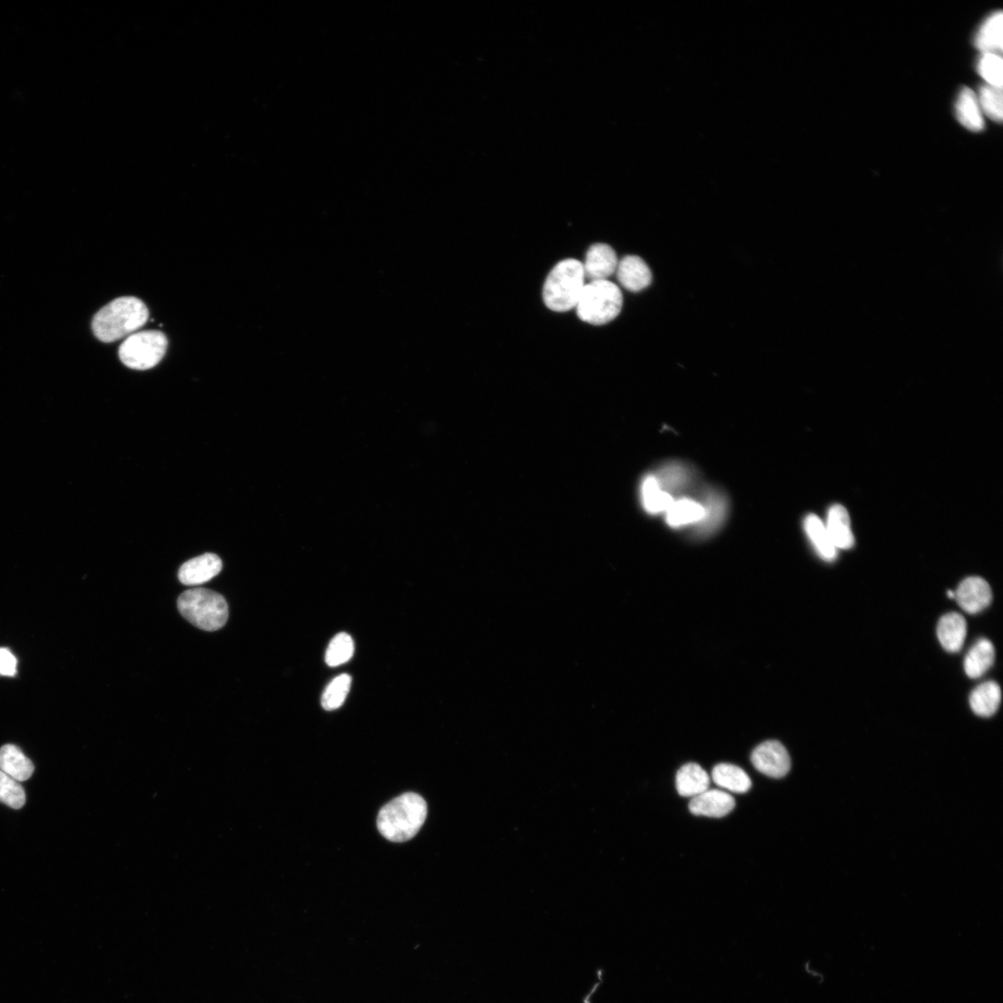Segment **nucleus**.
I'll list each match as a JSON object with an SVG mask.
<instances>
[{"instance_id":"1","label":"nucleus","mask_w":1003,"mask_h":1003,"mask_svg":"<svg viewBox=\"0 0 1003 1003\" xmlns=\"http://www.w3.org/2000/svg\"><path fill=\"white\" fill-rule=\"evenodd\" d=\"M148 317V309L141 300L118 298L97 312L93 330L99 340L110 343L133 334L147 323Z\"/></svg>"},{"instance_id":"2","label":"nucleus","mask_w":1003,"mask_h":1003,"mask_svg":"<svg viewBox=\"0 0 1003 1003\" xmlns=\"http://www.w3.org/2000/svg\"><path fill=\"white\" fill-rule=\"evenodd\" d=\"M427 815L426 801L417 793L408 792L382 808L378 818V828L387 840L407 841L417 835Z\"/></svg>"},{"instance_id":"3","label":"nucleus","mask_w":1003,"mask_h":1003,"mask_svg":"<svg viewBox=\"0 0 1003 1003\" xmlns=\"http://www.w3.org/2000/svg\"><path fill=\"white\" fill-rule=\"evenodd\" d=\"M583 263L565 260L557 263L546 280L544 301L554 311L565 312L576 308L585 288Z\"/></svg>"},{"instance_id":"4","label":"nucleus","mask_w":1003,"mask_h":1003,"mask_svg":"<svg viewBox=\"0 0 1003 1003\" xmlns=\"http://www.w3.org/2000/svg\"><path fill=\"white\" fill-rule=\"evenodd\" d=\"M181 615L194 626L213 632L222 628L229 618V607L219 593L204 588L190 589L178 600Z\"/></svg>"},{"instance_id":"5","label":"nucleus","mask_w":1003,"mask_h":1003,"mask_svg":"<svg viewBox=\"0 0 1003 1003\" xmlns=\"http://www.w3.org/2000/svg\"><path fill=\"white\" fill-rule=\"evenodd\" d=\"M622 307L623 295L620 289L606 280L585 285L576 310L583 322L604 326L620 314Z\"/></svg>"},{"instance_id":"6","label":"nucleus","mask_w":1003,"mask_h":1003,"mask_svg":"<svg viewBox=\"0 0 1003 1003\" xmlns=\"http://www.w3.org/2000/svg\"><path fill=\"white\" fill-rule=\"evenodd\" d=\"M167 337L159 331L131 335L119 348V357L129 369L148 370L157 366L166 354Z\"/></svg>"},{"instance_id":"7","label":"nucleus","mask_w":1003,"mask_h":1003,"mask_svg":"<svg viewBox=\"0 0 1003 1003\" xmlns=\"http://www.w3.org/2000/svg\"><path fill=\"white\" fill-rule=\"evenodd\" d=\"M700 502L704 507V516L701 523L693 527V536L699 540L712 537L723 527L730 508L727 495L713 487L703 492Z\"/></svg>"},{"instance_id":"8","label":"nucleus","mask_w":1003,"mask_h":1003,"mask_svg":"<svg viewBox=\"0 0 1003 1003\" xmlns=\"http://www.w3.org/2000/svg\"><path fill=\"white\" fill-rule=\"evenodd\" d=\"M752 763L762 774L774 779L785 777L791 770V758L779 742L768 741L758 745L752 753Z\"/></svg>"},{"instance_id":"9","label":"nucleus","mask_w":1003,"mask_h":1003,"mask_svg":"<svg viewBox=\"0 0 1003 1003\" xmlns=\"http://www.w3.org/2000/svg\"><path fill=\"white\" fill-rule=\"evenodd\" d=\"M662 489L674 499L676 496L691 491L697 481L696 470L683 461H668L662 464L654 473Z\"/></svg>"},{"instance_id":"10","label":"nucleus","mask_w":1003,"mask_h":1003,"mask_svg":"<svg viewBox=\"0 0 1003 1003\" xmlns=\"http://www.w3.org/2000/svg\"><path fill=\"white\" fill-rule=\"evenodd\" d=\"M959 606L970 615H977L988 607L992 600L989 585L980 577H969L960 583L955 592Z\"/></svg>"},{"instance_id":"11","label":"nucleus","mask_w":1003,"mask_h":1003,"mask_svg":"<svg viewBox=\"0 0 1003 1003\" xmlns=\"http://www.w3.org/2000/svg\"><path fill=\"white\" fill-rule=\"evenodd\" d=\"M221 570V559L208 553L187 561L179 571V579L185 585H200L215 578Z\"/></svg>"},{"instance_id":"12","label":"nucleus","mask_w":1003,"mask_h":1003,"mask_svg":"<svg viewBox=\"0 0 1003 1003\" xmlns=\"http://www.w3.org/2000/svg\"><path fill=\"white\" fill-rule=\"evenodd\" d=\"M736 807L733 796L719 790H707L693 797L690 802V811L695 816L723 818Z\"/></svg>"},{"instance_id":"13","label":"nucleus","mask_w":1003,"mask_h":1003,"mask_svg":"<svg viewBox=\"0 0 1003 1003\" xmlns=\"http://www.w3.org/2000/svg\"><path fill=\"white\" fill-rule=\"evenodd\" d=\"M618 263L617 255L610 246L593 245L587 251L585 262L583 264L585 278L590 282L606 280L616 272Z\"/></svg>"},{"instance_id":"14","label":"nucleus","mask_w":1003,"mask_h":1003,"mask_svg":"<svg viewBox=\"0 0 1003 1003\" xmlns=\"http://www.w3.org/2000/svg\"><path fill=\"white\" fill-rule=\"evenodd\" d=\"M616 273L621 285L631 292H639L652 284L649 266L637 256H626L619 261Z\"/></svg>"},{"instance_id":"15","label":"nucleus","mask_w":1003,"mask_h":1003,"mask_svg":"<svg viewBox=\"0 0 1003 1003\" xmlns=\"http://www.w3.org/2000/svg\"><path fill=\"white\" fill-rule=\"evenodd\" d=\"M664 515L666 524L670 528H693L703 518L704 507L699 500L680 497L674 500Z\"/></svg>"},{"instance_id":"16","label":"nucleus","mask_w":1003,"mask_h":1003,"mask_svg":"<svg viewBox=\"0 0 1003 1003\" xmlns=\"http://www.w3.org/2000/svg\"><path fill=\"white\" fill-rule=\"evenodd\" d=\"M968 624L964 616L952 613L944 615L938 626V636L942 647L949 653H958L965 644Z\"/></svg>"},{"instance_id":"17","label":"nucleus","mask_w":1003,"mask_h":1003,"mask_svg":"<svg viewBox=\"0 0 1003 1003\" xmlns=\"http://www.w3.org/2000/svg\"><path fill=\"white\" fill-rule=\"evenodd\" d=\"M826 529L836 549L853 547L855 539L851 531V517L844 506L835 505L831 507Z\"/></svg>"},{"instance_id":"18","label":"nucleus","mask_w":1003,"mask_h":1003,"mask_svg":"<svg viewBox=\"0 0 1003 1003\" xmlns=\"http://www.w3.org/2000/svg\"><path fill=\"white\" fill-rule=\"evenodd\" d=\"M674 500L671 495L662 489L654 473L648 474L642 479L640 501L648 514H665Z\"/></svg>"},{"instance_id":"19","label":"nucleus","mask_w":1003,"mask_h":1003,"mask_svg":"<svg viewBox=\"0 0 1003 1003\" xmlns=\"http://www.w3.org/2000/svg\"><path fill=\"white\" fill-rule=\"evenodd\" d=\"M0 771L20 782L32 777L34 767L17 746L7 744L0 748Z\"/></svg>"},{"instance_id":"20","label":"nucleus","mask_w":1003,"mask_h":1003,"mask_svg":"<svg viewBox=\"0 0 1003 1003\" xmlns=\"http://www.w3.org/2000/svg\"><path fill=\"white\" fill-rule=\"evenodd\" d=\"M956 113L960 124L969 131L978 133L984 129L983 113L972 90L966 88L960 92L956 103Z\"/></svg>"},{"instance_id":"21","label":"nucleus","mask_w":1003,"mask_h":1003,"mask_svg":"<svg viewBox=\"0 0 1003 1003\" xmlns=\"http://www.w3.org/2000/svg\"><path fill=\"white\" fill-rule=\"evenodd\" d=\"M675 783L681 796L693 798L708 790L710 777L700 765L690 763L678 771Z\"/></svg>"},{"instance_id":"22","label":"nucleus","mask_w":1003,"mask_h":1003,"mask_svg":"<svg viewBox=\"0 0 1003 1003\" xmlns=\"http://www.w3.org/2000/svg\"><path fill=\"white\" fill-rule=\"evenodd\" d=\"M1002 13L992 15L983 24L976 37V46L984 54H999L1002 52Z\"/></svg>"},{"instance_id":"23","label":"nucleus","mask_w":1003,"mask_h":1003,"mask_svg":"<svg viewBox=\"0 0 1003 1003\" xmlns=\"http://www.w3.org/2000/svg\"><path fill=\"white\" fill-rule=\"evenodd\" d=\"M713 782L726 790L736 793H745L752 787V781L748 774L741 768L731 764H719L712 772Z\"/></svg>"},{"instance_id":"24","label":"nucleus","mask_w":1003,"mask_h":1003,"mask_svg":"<svg viewBox=\"0 0 1003 1003\" xmlns=\"http://www.w3.org/2000/svg\"><path fill=\"white\" fill-rule=\"evenodd\" d=\"M995 661V649L988 639H980L972 647L965 661V670L970 678L985 674Z\"/></svg>"},{"instance_id":"25","label":"nucleus","mask_w":1003,"mask_h":1003,"mask_svg":"<svg viewBox=\"0 0 1003 1003\" xmlns=\"http://www.w3.org/2000/svg\"><path fill=\"white\" fill-rule=\"evenodd\" d=\"M1001 702V690L996 682H986L976 688L970 696V705L975 713L982 717L993 715Z\"/></svg>"},{"instance_id":"26","label":"nucleus","mask_w":1003,"mask_h":1003,"mask_svg":"<svg viewBox=\"0 0 1003 1003\" xmlns=\"http://www.w3.org/2000/svg\"><path fill=\"white\" fill-rule=\"evenodd\" d=\"M804 527L820 556L827 561L834 560L837 556V549L833 546L822 520L818 516L811 514L805 518Z\"/></svg>"},{"instance_id":"27","label":"nucleus","mask_w":1003,"mask_h":1003,"mask_svg":"<svg viewBox=\"0 0 1003 1003\" xmlns=\"http://www.w3.org/2000/svg\"><path fill=\"white\" fill-rule=\"evenodd\" d=\"M351 677L347 674L334 678L327 687L322 696V705L327 711H334L341 707L349 693Z\"/></svg>"},{"instance_id":"28","label":"nucleus","mask_w":1003,"mask_h":1003,"mask_svg":"<svg viewBox=\"0 0 1003 1003\" xmlns=\"http://www.w3.org/2000/svg\"><path fill=\"white\" fill-rule=\"evenodd\" d=\"M354 654V642L346 633L337 634L330 642L326 654V662L330 667L339 666L351 659Z\"/></svg>"},{"instance_id":"29","label":"nucleus","mask_w":1003,"mask_h":1003,"mask_svg":"<svg viewBox=\"0 0 1003 1003\" xmlns=\"http://www.w3.org/2000/svg\"><path fill=\"white\" fill-rule=\"evenodd\" d=\"M1002 90L990 85L981 87L978 96L982 113L996 123L1002 120Z\"/></svg>"},{"instance_id":"30","label":"nucleus","mask_w":1003,"mask_h":1003,"mask_svg":"<svg viewBox=\"0 0 1003 1003\" xmlns=\"http://www.w3.org/2000/svg\"><path fill=\"white\" fill-rule=\"evenodd\" d=\"M25 792L19 782L0 771V801L15 810L25 804Z\"/></svg>"},{"instance_id":"31","label":"nucleus","mask_w":1003,"mask_h":1003,"mask_svg":"<svg viewBox=\"0 0 1003 1003\" xmlns=\"http://www.w3.org/2000/svg\"><path fill=\"white\" fill-rule=\"evenodd\" d=\"M978 68L988 85L1002 89L1003 64L999 54H984L978 62Z\"/></svg>"},{"instance_id":"32","label":"nucleus","mask_w":1003,"mask_h":1003,"mask_svg":"<svg viewBox=\"0 0 1003 1003\" xmlns=\"http://www.w3.org/2000/svg\"><path fill=\"white\" fill-rule=\"evenodd\" d=\"M17 673V660L10 650L0 648V674L15 676Z\"/></svg>"},{"instance_id":"33","label":"nucleus","mask_w":1003,"mask_h":1003,"mask_svg":"<svg viewBox=\"0 0 1003 1003\" xmlns=\"http://www.w3.org/2000/svg\"><path fill=\"white\" fill-rule=\"evenodd\" d=\"M947 595H948V596H949V598H953V599H955V592H954V591L949 590V591L947 592Z\"/></svg>"}]
</instances>
